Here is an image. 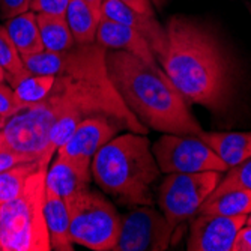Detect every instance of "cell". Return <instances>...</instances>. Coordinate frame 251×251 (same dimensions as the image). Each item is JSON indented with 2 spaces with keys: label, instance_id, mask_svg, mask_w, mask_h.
<instances>
[{
  "label": "cell",
  "instance_id": "1",
  "mask_svg": "<svg viewBox=\"0 0 251 251\" xmlns=\"http://www.w3.org/2000/svg\"><path fill=\"white\" fill-rule=\"evenodd\" d=\"M101 44H75L73 49L21 57L33 74L56 75L50 95L41 101L54 119L50 132V151L56 152L81 121L90 116H107L121 128L135 134H148L149 128L126 107L113 86Z\"/></svg>",
  "mask_w": 251,
  "mask_h": 251
},
{
  "label": "cell",
  "instance_id": "2",
  "mask_svg": "<svg viewBox=\"0 0 251 251\" xmlns=\"http://www.w3.org/2000/svg\"><path fill=\"white\" fill-rule=\"evenodd\" d=\"M163 71L188 104L212 113L227 108L233 95V70L217 33L203 21L176 14L166 25Z\"/></svg>",
  "mask_w": 251,
  "mask_h": 251
},
{
  "label": "cell",
  "instance_id": "3",
  "mask_svg": "<svg viewBox=\"0 0 251 251\" xmlns=\"http://www.w3.org/2000/svg\"><path fill=\"white\" fill-rule=\"evenodd\" d=\"M105 63L118 94L149 129L176 135H199L203 131L163 68L121 50H107Z\"/></svg>",
  "mask_w": 251,
  "mask_h": 251
},
{
  "label": "cell",
  "instance_id": "4",
  "mask_svg": "<svg viewBox=\"0 0 251 251\" xmlns=\"http://www.w3.org/2000/svg\"><path fill=\"white\" fill-rule=\"evenodd\" d=\"M90 173L97 185L125 206L153 204L152 184L161 175L145 134L115 135L92 158Z\"/></svg>",
  "mask_w": 251,
  "mask_h": 251
},
{
  "label": "cell",
  "instance_id": "5",
  "mask_svg": "<svg viewBox=\"0 0 251 251\" xmlns=\"http://www.w3.org/2000/svg\"><path fill=\"white\" fill-rule=\"evenodd\" d=\"M39 166L26 180L21 194L0 204V244L3 251H50V236L44 215L45 175Z\"/></svg>",
  "mask_w": 251,
  "mask_h": 251
},
{
  "label": "cell",
  "instance_id": "6",
  "mask_svg": "<svg viewBox=\"0 0 251 251\" xmlns=\"http://www.w3.org/2000/svg\"><path fill=\"white\" fill-rule=\"evenodd\" d=\"M65 203L73 242L94 251H113L121 230V215L115 206L89 188Z\"/></svg>",
  "mask_w": 251,
  "mask_h": 251
},
{
  "label": "cell",
  "instance_id": "7",
  "mask_svg": "<svg viewBox=\"0 0 251 251\" xmlns=\"http://www.w3.org/2000/svg\"><path fill=\"white\" fill-rule=\"evenodd\" d=\"M221 172L169 173L158 188V206L169 226L176 232L179 226L193 218L201 203L220 184Z\"/></svg>",
  "mask_w": 251,
  "mask_h": 251
},
{
  "label": "cell",
  "instance_id": "8",
  "mask_svg": "<svg viewBox=\"0 0 251 251\" xmlns=\"http://www.w3.org/2000/svg\"><path fill=\"white\" fill-rule=\"evenodd\" d=\"M152 153L161 173H197L227 172V167L217 153L197 135L164 134L153 143Z\"/></svg>",
  "mask_w": 251,
  "mask_h": 251
},
{
  "label": "cell",
  "instance_id": "9",
  "mask_svg": "<svg viewBox=\"0 0 251 251\" xmlns=\"http://www.w3.org/2000/svg\"><path fill=\"white\" fill-rule=\"evenodd\" d=\"M173 235L163 212L148 204L132 206L121 215V230L113 251H164L173 244Z\"/></svg>",
  "mask_w": 251,
  "mask_h": 251
},
{
  "label": "cell",
  "instance_id": "10",
  "mask_svg": "<svg viewBox=\"0 0 251 251\" xmlns=\"http://www.w3.org/2000/svg\"><path fill=\"white\" fill-rule=\"evenodd\" d=\"M119 129H122L121 125L107 116L86 118L56 153L84 169H90L94 155L110 142Z\"/></svg>",
  "mask_w": 251,
  "mask_h": 251
},
{
  "label": "cell",
  "instance_id": "11",
  "mask_svg": "<svg viewBox=\"0 0 251 251\" xmlns=\"http://www.w3.org/2000/svg\"><path fill=\"white\" fill-rule=\"evenodd\" d=\"M247 215L226 217L196 214L190 224L187 250L190 251H232L233 241Z\"/></svg>",
  "mask_w": 251,
  "mask_h": 251
},
{
  "label": "cell",
  "instance_id": "12",
  "mask_svg": "<svg viewBox=\"0 0 251 251\" xmlns=\"http://www.w3.org/2000/svg\"><path fill=\"white\" fill-rule=\"evenodd\" d=\"M101 12L104 17L118 21L121 25H125L128 27H132L139 33L145 36L149 47L156 59L163 56L166 50L167 35L166 29L159 25L156 17H148L140 12L131 9L129 6L124 5L119 0H102L101 3Z\"/></svg>",
  "mask_w": 251,
  "mask_h": 251
},
{
  "label": "cell",
  "instance_id": "13",
  "mask_svg": "<svg viewBox=\"0 0 251 251\" xmlns=\"http://www.w3.org/2000/svg\"><path fill=\"white\" fill-rule=\"evenodd\" d=\"M97 42L107 50L126 51L151 65H156V59L142 33L104 15L97 29Z\"/></svg>",
  "mask_w": 251,
  "mask_h": 251
},
{
  "label": "cell",
  "instance_id": "14",
  "mask_svg": "<svg viewBox=\"0 0 251 251\" xmlns=\"http://www.w3.org/2000/svg\"><path fill=\"white\" fill-rule=\"evenodd\" d=\"M90 177H92L90 169H84L56 153V159L47 169V175H45V187L68 201L89 188Z\"/></svg>",
  "mask_w": 251,
  "mask_h": 251
},
{
  "label": "cell",
  "instance_id": "15",
  "mask_svg": "<svg viewBox=\"0 0 251 251\" xmlns=\"http://www.w3.org/2000/svg\"><path fill=\"white\" fill-rule=\"evenodd\" d=\"M44 215L47 223L51 250L56 251H73L74 242L70 235V212L65 200L45 187Z\"/></svg>",
  "mask_w": 251,
  "mask_h": 251
},
{
  "label": "cell",
  "instance_id": "16",
  "mask_svg": "<svg viewBox=\"0 0 251 251\" xmlns=\"http://www.w3.org/2000/svg\"><path fill=\"white\" fill-rule=\"evenodd\" d=\"M199 139L206 143L227 167H235L251 156V132H206Z\"/></svg>",
  "mask_w": 251,
  "mask_h": 251
},
{
  "label": "cell",
  "instance_id": "17",
  "mask_svg": "<svg viewBox=\"0 0 251 251\" xmlns=\"http://www.w3.org/2000/svg\"><path fill=\"white\" fill-rule=\"evenodd\" d=\"M65 18L75 44L97 42V29L102 18L101 6H95L86 0H70Z\"/></svg>",
  "mask_w": 251,
  "mask_h": 251
},
{
  "label": "cell",
  "instance_id": "18",
  "mask_svg": "<svg viewBox=\"0 0 251 251\" xmlns=\"http://www.w3.org/2000/svg\"><path fill=\"white\" fill-rule=\"evenodd\" d=\"M5 29L9 33L21 57L32 56L44 50L35 12L26 11L17 17L6 20Z\"/></svg>",
  "mask_w": 251,
  "mask_h": 251
},
{
  "label": "cell",
  "instance_id": "19",
  "mask_svg": "<svg viewBox=\"0 0 251 251\" xmlns=\"http://www.w3.org/2000/svg\"><path fill=\"white\" fill-rule=\"evenodd\" d=\"M5 80L14 89L17 97L26 105L41 102L47 98L56 81V75L33 74L29 70H23L17 74H8Z\"/></svg>",
  "mask_w": 251,
  "mask_h": 251
},
{
  "label": "cell",
  "instance_id": "20",
  "mask_svg": "<svg viewBox=\"0 0 251 251\" xmlns=\"http://www.w3.org/2000/svg\"><path fill=\"white\" fill-rule=\"evenodd\" d=\"M39 33L44 50L60 53L73 49L75 45L71 29L68 26L65 15L36 14Z\"/></svg>",
  "mask_w": 251,
  "mask_h": 251
},
{
  "label": "cell",
  "instance_id": "21",
  "mask_svg": "<svg viewBox=\"0 0 251 251\" xmlns=\"http://www.w3.org/2000/svg\"><path fill=\"white\" fill-rule=\"evenodd\" d=\"M251 212V191L229 190L215 197H208L201 203L197 214H215L226 217L248 215Z\"/></svg>",
  "mask_w": 251,
  "mask_h": 251
},
{
  "label": "cell",
  "instance_id": "22",
  "mask_svg": "<svg viewBox=\"0 0 251 251\" xmlns=\"http://www.w3.org/2000/svg\"><path fill=\"white\" fill-rule=\"evenodd\" d=\"M42 164L49 163L35 159V161L15 164L14 167L5 172H0V204L17 199L21 194V191L25 190L27 177Z\"/></svg>",
  "mask_w": 251,
  "mask_h": 251
},
{
  "label": "cell",
  "instance_id": "23",
  "mask_svg": "<svg viewBox=\"0 0 251 251\" xmlns=\"http://www.w3.org/2000/svg\"><path fill=\"white\" fill-rule=\"evenodd\" d=\"M239 188L251 191V156L247 158L244 163L227 170L209 197H215L229 190H239Z\"/></svg>",
  "mask_w": 251,
  "mask_h": 251
},
{
  "label": "cell",
  "instance_id": "24",
  "mask_svg": "<svg viewBox=\"0 0 251 251\" xmlns=\"http://www.w3.org/2000/svg\"><path fill=\"white\" fill-rule=\"evenodd\" d=\"M0 66L8 74H17L25 70L23 59L5 26H0Z\"/></svg>",
  "mask_w": 251,
  "mask_h": 251
},
{
  "label": "cell",
  "instance_id": "25",
  "mask_svg": "<svg viewBox=\"0 0 251 251\" xmlns=\"http://www.w3.org/2000/svg\"><path fill=\"white\" fill-rule=\"evenodd\" d=\"M26 107L27 105L17 97V94L9 84H5V81H0V116L8 121Z\"/></svg>",
  "mask_w": 251,
  "mask_h": 251
},
{
  "label": "cell",
  "instance_id": "26",
  "mask_svg": "<svg viewBox=\"0 0 251 251\" xmlns=\"http://www.w3.org/2000/svg\"><path fill=\"white\" fill-rule=\"evenodd\" d=\"M70 0H32L30 9L35 14L65 15Z\"/></svg>",
  "mask_w": 251,
  "mask_h": 251
},
{
  "label": "cell",
  "instance_id": "27",
  "mask_svg": "<svg viewBox=\"0 0 251 251\" xmlns=\"http://www.w3.org/2000/svg\"><path fill=\"white\" fill-rule=\"evenodd\" d=\"M32 0H0V15L3 20H9L30 9Z\"/></svg>",
  "mask_w": 251,
  "mask_h": 251
},
{
  "label": "cell",
  "instance_id": "28",
  "mask_svg": "<svg viewBox=\"0 0 251 251\" xmlns=\"http://www.w3.org/2000/svg\"><path fill=\"white\" fill-rule=\"evenodd\" d=\"M27 161H35V158H32L27 153H21L15 151H2L0 152V172H5L15 164L20 163H27Z\"/></svg>",
  "mask_w": 251,
  "mask_h": 251
},
{
  "label": "cell",
  "instance_id": "29",
  "mask_svg": "<svg viewBox=\"0 0 251 251\" xmlns=\"http://www.w3.org/2000/svg\"><path fill=\"white\" fill-rule=\"evenodd\" d=\"M232 251H251V226L244 224L232 245Z\"/></svg>",
  "mask_w": 251,
  "mask_h": 251
},
{
  "label": "cell",
  "instance_id": "30",
  "mask_svg": "<svg viewBox=\"0 0 251 251\" xmlns=\"http://www.w3.org/2000/svg\"><path fill=\"white\" fill-rule=\"evenodd\" d=\"M124 5L129 6L131 9L140 12L143 15H148V17H156L155 15V9H153V5L151 0H119Z\"/></svg>",
  "mask_w": 251,
  "mask_h": 251
},
{
  "label": "cell",
  "instance_id": "31",
  "mask_svg": "<svg viewBox=\"0 0 251 251\" xmlns=\"http://www.w3.org/2000/svg\"><path fill=\"white\" fill-rule=\"evenodd\" d=\"M151 2H152L153 8H156V9H163V8L169 3V0H151Z\"/></svg>",
  "mask_w": 251,
  "mask_h": 251
},
{
  "label": "cell",
  "instance_id": "32",
  "mask_svg": "<svg viewBox=\"0 0 251 251\" xmlns=\"http://www.w3.org/2000/svg\"><path fill=\"white\" fill-rule=\"evenodd\" d=\"M86 2H89V3H92V5H95V6H101V3H102V0H86Z\"/></svg>",
  "mask_w": 251,
  "mask_h": 251
},
{
  "label": "cell",
  "instance_id": "33",
  "mask_svg": "<svg viewBox=\"0 0 251 251\" xmlns=\"http://www.w3.org/2000/svg\"><path fill=\"white\" fill-rule=\"evenodd\" d=\"M5 77H6V73L2 66H0V81H5Z\"/></svg>",
  "mask_w": 251,
  "mask_h": 251
},
{
  "label": "cell",
  "instance_id": "34",
  "mask_svg": "<svg viewBox=\"0 0 251 251\" xmlns=\"http://www.w3.org/2000/svg\"><path fill=\"white\" fill-rule=\"evenodd\" d=\"M245 224H247V226H251V212H250V214L247 215V220H245Z\"/></svg>",
  "mask_w": 251,
  "mask_h": 251
},
{
  "label": "cell",
  "instance_id": "35",
  "mask_svg": "<svg viewBox=\"0 0 251 251\" xmlns=\"http://www.w3.org/2000/svg\"><path fill=\"white\" fill-rule=\"evenodd\" d=\"M5 124H6V119H3L2 116H0V129L5 126Z\"/></svg>",
  "mask_w": 251,
  "mask_h": 251
},
{
  "label": "cell",
  "instance_id": "36",
  "mask_svg": "<svg viewBox=\"0 0 251 251\" xmlns=\"http://www.w3.org/2000/svg\"><path fill=\"white\" fill-rule=\"evenodd\" d=\"M248 11H250V14H251V5L248 6Z\"/></svg>",
  "mask_w": 251,
  "mask_h": 251
},
{
  "label": "cell",
  "instance_id": "37",
  "mask_svg": "<svg viewBox=\"0 0 251 251\" xmlns=\"http://www.w3.org/2000/svg\"><path fill=\"white\" fill-rule=\"evenodd\" d=\"M0 251H3V250H2V244H0Z\"/></svg>",
  "mask_w": 251,
  "mask_h": 251
}]
</instances>
